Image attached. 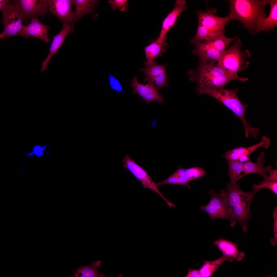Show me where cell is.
<instances>
[{"label": "cell", "instance_id": "cell-28", "mask_svg": "<svg viewBox=\"0 0 277 277\" xmlns=\"http://www.w3.org/2000/svg\"><path fill=\"white\" fill-rule=\"evenodd\" d=\"M214 38L207 28L203 26L198 25L196 35L191 40L190 43L192 44L195 45L202 41H209Z\"/></svg>", "mask_w": 277, "mask_h": 277}, {"label": "cell", "instance_id": "cell-15", "mask_svg": "<svg viewBox=\"0 0 277 277\" xmlns=\"http://www.w3.org/2000/svg\"><path fill=\"white\" fill-rule=\"evenodd\" d=\"M192 52L199 57L200 62L212 64L217 62L224 53L215 49L206 41L195 45Z\"/></svg>", "mask_w": 277, "mask_h": 277}, {"label": "cell", "instance_id": "cell-8", "mask_svg": "<svg viewBox=\"0 0 277 277\" xmlns=\"http://www.w3.org/2000/svg\"><path fill=\"white\" fill-rule=\"evenodd\" d=\"M122 162L124 167L128 169L134 176L139 180L144 188L150 189L157 194L170 207L175 208L176 205L168 200L159 190L157 184L151 178L145 170L132 160L127 154L125 155Z\"/></svg>", "mask_w": 277, "mask_h": 277}, {"label": "cell", "instance_id": "cell-13", "mask_svg": "<svg viewBox=\"0 0 277 277\" xmlns=\"http://www.w3.org/2000/svg\"><path fill=\"white\" fill-rule=\"evenodd\" d=\"M130 86L133 88V93L140 96L148 104L152 101H157L160 104L164 103L163 96L159 93L156 86L149 83L146 84L139 83L136 76L132 80Z\"/></svg>", "mask_w": 277, "mask_h": 277}, {"label": "cell", "instance_id": "cell-34", "mask_svg": "<svg viewBox=\"0 0 277 277\" xmlns=\"http://www.w3.org/2000/svg\"><path fill=\"white\" fill-rule=\"evenodd\" d=\"M269 172L270 174L262 181L263 182H277V169H271Z\"/></svg>", "mask_w": 277, "mask_h": 277}, {"label": "cell", "instance_id": "cell-38", "mask_svg": "<svg viewBox=\"0 0 277 277\" xmlns=\"http://www.w3.org/2000/svg\"><path fill=\"white\" fill-rule=\"evenodd\" d=\"M34 153L33 152L32 153H30L27 154V155L28 156H31L34 154Z\"/></svg>", "mask_w": 277, "mask_h": 277}, {"label": "cell", "instance_id": "cell-29", "mask_svg": "<svg viewBox=\"0 0 277 277\" xmlns=\"http://www.w3.org/2000/svg\"><path fill=\"white\" fill-rule=\"evenodd\" d=\"M207 173L203 168L198 166L186 169L185 174L190 181L201 177L206 174Z\"/></svg>", "mask_w": 277, "mask_h": 277}, {"label": "cell", "instance_id": "cell-30", "mask_svg": "<svg viewBox=\"0 0 277 277\" xmlns=\"http://www.w3.org/2000/svg\"><path fill=\"white\" fill-rule=\"evenodd\" d=\"M253 190L260 191L263 188H268L271 190L275 194H277V182H259V185L253 184Z\"/></svg>", "mask_w": 277, "mask_h": 277}, {"label": "cell", "instance_id": "cell-4", "mask_svg": "<svg viewBox=\"0 0 277 277\" xmlns=\"http://www.w3.org/2000/svg\"><path fill=\"white\" fill-rule=\"evenodd\" d=\"M239 91L238 89L230 90L223 87L207 92L205 94L219 101L239 117L243 124L246 137L252 135L256 138L260 134V130L251 126L246 120L245 113L248 105H244L240 101L237 95Z\"/></svg>", "mask_w": 277, "mask_h": 277}, {"label": "cell", "instance_id": "cell-2", "mask_svg": "<svg viewBox=\"0 0 277 277\" xmlns=\"http://www.w3.org/2000/svg\"><path fill=\"white\" fill-rule=\"evenodd\" d=\"M216 64L200 62L195 69L188 70L187 74L190 76L189 80L197 82L196 90L199 95L205 94L208 91L223 88L232 80H237L244 82L248 80L247 78L232 76Z\"/></svg>", "mask_w": 277, "mask_h": 277}, {"label": "cell", "instance_id": "cell-1", "mask_svg": "<svg viewBox=\"0 0 277 277\" xmlns=\"http://www.w3.org/2000/svg\"><path fill=\"white\" fill-rule=\"evenodd\" d=\"M259 191L245 192L240 189L239 184L230 183L227 184L225 189L221 190L220 193L225 201L231 226L234 227L238 222L242 231L247 232V222L251 219L250 213L251 201Z\"/></svg>", "mask_w": 277, "mask_h": 277}, {"label": "cell", "instance_id": "cell-5", "mask_svg": "<svg viewBox=\"0 0 277 277\" xmlns=\"http://www.w3.org/2000/svg\"><path fill=\"white\" fill-rule=\"evenodd\" d=\"M241 45L239 37L235 39L234 44L224 51L216 64L229 74L236 77H238V71H242L248 67L249 63L247 58L251 56L248 50L241 51Z\"/></svg>", "mask_w": 277, "mask_h": 277}, {"label": "cell", "instance_id": "cell-31", "mask_svg": "<svg viewBox=\"0 0 277 277\" xmlns=\"http://www.w3.org/2000/svg\"><path fill=\"white\" fill-rule=\"evenodd\" d=\"M108 2L112 9H118L122 12L124 11L128 6L127 0H110Z\"/></svg>", "mask_w": 277, "mask_h": 277}, {"label": "cell", "instance_id": "cell-36", "mask_svg": "<svg viewBox=\"0 0 277 277\" xmlns=\"http://www.w3.org/2000/svg\"><path fill=\"white\" fill-rule=\"evenodd\" d=\"M250 156L246 155H241L239 156L238 161L243 163H246L250 161Z\"/></svg>", "mask_w": 277, "mask_h": 277}, {"label": "cell", "instance_id": "cell-39", "mask_svg": "<svg viewBox=\"0 0 277 277\" xmlns=\"http://www.w3.org/2000/svg\"><path fill=\"white\" fill-rule=\"evenodd\" d=\"M46 146H47V145H45L44 146L42 147V150H43L44 149H45L46 148Z\"/></svg>", "mask_w": 277, "mask_h": 277}, {"label": "cell", "instance_id": "cell-19", "mask_svg": "<svg viewBox=\"0 0 277 277\" xmlns=\"http://www.w3.org/2000/svg\"><path fill=\"white\" fill-rule=\"evenodd\" d=\"M71 31V26L63 25L62 29L55 36L51 45L49 53L45 60L42 63L41 71L43 73L47 68L48 64L53 56L62 44L66 37Z\"/></svg>", "mask_w": 277, "mask_h": 277}, {"label": "cell", "instance_id": "cell-16", "mask_svg": "<svg viewBox=\"0 0 277 277\" xmlns=\"http://www.w3.org/2000/svg\"><path fill=\"white\" fill-rule=\"evenodd\" d=\"M186 8L185 1L177 0L175 2L174 8L162 22V28L157 40L161 41L164 39L168 32L175 25L178 16Z\"/></svg>", "mask_w": 277, "mask_h": 277}, {"label": "cell", "instance_id": "cell-25", "mask_svg": "<svg viewBox=\"0 0 277 277\" xmlns=\"http://www.w3.org/2000/svg\"><path fill=\"white\" fill-rule=\"evenodd\" d=\"M270 143V140L267 137L263 136L261 141L259 143L248 147H239L230 150L235 156L238 160L239 156L243 155H246L250 156L251 153L255 150L260 147H263L268 149Z\"/></svg>", "mask_w": 277, "mask_h": 277}, {"label": "cell", "instance_id": "cell-21", "mask_svg": "<svg viewBox=\"0 0 277 277\" xmlns=\"http://www.w3.org/2000/svg\"><path fill=\"white\" fill-rule=\"evenodd\" d=\"M167 38V37L165 36L161 41L153 39L150 40V44L144 48L147 62H153L157 57L163 56V53L166 51L167 43L166 41Z\"/></svg>", "mask_w": 277, "mask_h": 277}, {"label": "cell", "instance_id": "cell-24", "mask_svg": "<svg viewBox=\"0 0 277 277\" xmlns=\"http://www.w3.org/2000/svg\"><path fill=\"white\" fill-rule=\"evenodd\" d=\"M234 260L233 259L222 255L219 258L213 261L205 260L199 270L202 277H211L223 262L226 261L231 262Z\"/></svg>", "mask_w": 277, "mask_h": 277}, {"label": "cell", "instance_id": "cell-3", "mask_svg": "<svg viewBox=\"0 0 277 277\" xmlns=\"http://www.w3.org/2000/svg\"><path fill=\"white\" fill-rule=\"evenodd\" d=\"M231 20L240 22L251 34H256L258 26L266 15L264 8L269 0H230Z\"/></svg>", "mask_w": 277, "mask_h": 277}, {"label": "cell", "instance_id": "cell-10", "mask_svg": "<svg viewBox=\"0 0 277 277\" xmlns=\"http://www.w3.org/2000/svg\"><path fill=\"white\" fill-rule=\"evenodd\" d=\"M143 63L145 67L140 70L145 76L144 82L148 81L156 86L159 90L170 86L167 82L166 68L167 64L161 65L156 62L151 63L145 62Z\"/></svg>", "mask_w": 277, "mask_h": 277}, {"label": "cell", "instance_id": "cell-37", "mask_svg": "<svg viewBox=\"0 0 277 277\" xmlns=\"http://www.w3.org/2000/svg\"><path fill=\"white\" fill-rule=\"evenodd\" d=\"M33 152L38 156H40L43 154V150L42 147L39 146H36L34 149Z\"/></svg>", "mask_w": 277, "mask_h": 277}, {"label": "cell", "instance_id": "cell-6", "mask_svg": "<svg viewBox=\"0 0 277 277\" xmlns=\"http://www.w3.org/2000/svg\"><path fill=\"white\" fill-rule=\"evenodd\" d=\"M0 11L2 13L1 23L3 27L0 38L21 36L23 29L22 18L17 12L11 0H0Z\"/></svg>", "mask_w": 277, "mask_h": 277}, {"label": "cell", "instance_id": "cell-17", "mask_svg": "<svg viewBox=\"0 0 277 277\" xmlns=\"http://www.w3.org/2000/svg\"><path fill=\"white\" fill-rule=\"evenodd\" d=\"M75 10L73 20L71 25L70 33L73 32L75 24L80 18L86 14H93L95 8L99 4V1L95 0H74Z\"/></svg>", "mask_w": 277, "mask_h": 277}, {"label": "cell", "instance_id": "cell-18", "mask_svg": "<svg viewBox=\"0 0 277 277\" xmlns=\"http://www.w3.org/2000/svg\"><path fill=\"white\" fill-rule=\"evenodd\" d=\"M222 253L223 255L236 260L237 262L242 260L245 256L243 252L238 250L236 245L232 242L220 238L213 242Z\"/></svg>", "mask_w": 277, "mask_h": 277}, {"label": "cell", "instance_id": "cell-35", "mask_svg": "<svg viewBox=\"0 0 277 277\" xmlns=\"http://www.w3.org/2000/svg\"><path fill=\"white\" fill-rule=\"evenodd\" d=\"M188 271L185 277H201L202 276L199 270L196 269H192L190 268H188Z\"/></svg>", "mask_w": 277, "mask_h": 277}, {"label": "cell", "instance_id": "cell-12", "mask_svg": "<svg viewBox=\"0 0 277 277\" xmlns=\"http://www.w3.org/2000/svg\"><path fill=\"white\" fill-rule=\"evenodd\" d=\"M211 196L209 202L201 206L200 209L209 214L210 221L217 219L229 220V216L224 199L220 193H217L214 190L209 193Z\"/></svg>", "mask_w": 277, "mask_h": 277}, {"label": "cell", "instance_id": "cell-20", "mask_svg": "<svg viewBox=\"0 0 277 277\" xmlns=\"http://www.w3.org/2000/svg\"><path fill=\"white\" fill-rule=\"evenodd\" d=\"M264 155L263 152H261L257 157L256 163H253L250 160L243 163L242 171L244 176L249 174L256 173L261 175L263 179L267 177L268 175L266 173L271 169L272 167L269 165L266 168L264 167V164L265 162Z\"/></svg>", "mask_w": 277, "mask_h": 277}, {"label": "cell", "instance_id": "cell-26", "mask_svg": "<svg viewBox=\"0 0 277 277\" xmlns=\"http://www.w3.org/2000/svg\"><path fill=\"white\" fill-rule=\"evenodd\" d=\"M229 167V174L230 177V183L235 184L243 176L242 171L243 163L238 160L227 161Z\"/></svg>", "mask_w": 277, "mask_h": 277}, {"label": "cell", "instance_id": "cell-32", "mask_svg": "<svg viewBox=\"0 0 277 277\" xmlns=\"http://www.w3.org/2000/svg\"><path fill=\"white\" fill-rule=\"evenodd\" d=\"M108 75L109 84L111 88L116 92H122V88L119 81L111 74H109Z\"/></svg>", "mask_w": 277, "mask_h": 277}, {"label": "cell", "instance_id": "cell-11", "mask_svg": "<svg viewBox=\"0 0 277 277\" xmlns=\"http://www.w3.org/2000/svg\"><path fill=\"white\" fill-rule=\"evenodd\" d=\"M47 4L48 10L60 20L63 25L71 26L74 16L72 10L74 5V0H48Z\"/></svg>", "mask_w": 277, "mask_h": 277}, {"label": "cell", "instance_id": "cell-9", "mask_svg": "<svg viewBox=\"0 0 277 277\" xmlns=\"http://www.w3.org/2000/svg\"><path fill=\"white\" fill-rule=\"evenodd\" d=\"M216 12V9L211 8L205 11L199 10L196 13L198 25L207 28L214 37L224 33L225 25L231 20L229 15L224 17L216 16L215 14Z\"/></svg>", "mask_w": 277, "mask_h": 277}, {"label": "cell", "instance_id": "cell-22", "mask_svg": "<svg viewBox=\"0 0 277 277\" xmlns=\"http://www.w3.org/2000/svg\"><path fill=\"white\" fill-rule=\"evenodd\" d=\"M102 264L101 261L98 260L96 261H92L90 265H85L82 264L77 269L71 271L73 273L72 277H108L105 275V273L100 272L97 270V268L100 267Z\"/></svg>", "mask_w": 277, "mask_h": 277}, {"label": "cell", "instance_id": "cell-23", "mask_svg": "<svg viewBox=\"0 0 277 277\" xmlns=\"http://www.w3.org/2000/svg\"><path fill=\"white\" fill-rule=\"evenodd\" d=\"M270 6L269 14L261 21L257 29L256 34L261 31L268 32L276 27L277 25V1L269 0Z\"/></svg>", "mask_w": 277, "mask_h": 277}, {"label": "cell", "instance_id": "cell-27", "mask_svg": "<svg viewBox=\"0 0 277 277\" xmlns=\"http://www.w3.org/2000/svg\"><path fill=\"white\" fill-rule=\"evenodd\" d=\"M239 36L233 38L226 37L224 34L217 35L212 39L205 41L215 49L222 53H224L229 44Z\"/></svg>", "mask_w": 277, "mask_h": 277}, {"label": "cell", "instance_id": "cell-7", "mask_svg": "<svg viewBox=\"0 0 277 277\" xmlns=\"http://www.w3.org/2000/svg\"><path fill=\"white\" fill-rule=\"evenodd\" d=\"M15 9L21 17L23 22L29 21L39 16H44L48 11L47 0H11Z\"/></svg>", "mask_w": 277, "mask_h": 277}, {"label": "cell", "instance_id": "cell-33", "mask_svg": "<svg viewBox=\"0 0 277 277\" xmlns=\"http://www.w3.org/2000/svg\"><path fill=\"white\" fill-rule=\"evenodd\" d=\"M273 217L274 219L273 233V238L270 240V243L273 246H275L277 244V207L275 206L274 208L273 212Z\"/></svg>", "mask_w": 277, "mask_h": 277}, {"label": "cell", "instance_id": "cell-14", "mask_svg": "<svg viewBox=\"0 0 277 277\" xmlns=\"http://www.w3.org/2000/svg\"><path fill=\"white\" fill-rule=\"evenodd\" d=\"M50 26L40 22L37 17L35 18L27 25L23 26L21 36L28 38L29 36L35 37L43 42L48 43L50 39L48 31Z\"/></svg>", "mask_w": 277, "mask_h": 277}]
</instances>
